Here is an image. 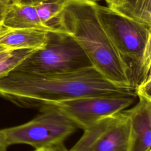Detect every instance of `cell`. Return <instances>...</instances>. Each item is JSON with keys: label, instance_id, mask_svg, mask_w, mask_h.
Here are the masks:
<instances>
[{"label": "cell", "instance_id": "cell-3", "mask_svg": "<svg viewBox=\"0 0 151 151\" xmlns=\"http://www.w3.org/2000/svg\"><path fill=\"white\" fill-rule=\"evenodd\" d=\"M98 19L125 65L136 88L151 77V28L111 8L95 4Z\"/></svg>", "mask_w": 151, "mask_h": 151}, {"label": "cell", "instance_id": "cell-16", "mask_svg": "<svg viewBox=\"0 0 151 151\" xmlns=\"http://www.w3.org/2000/svg\"><path fill=\"white\" fill-rule=\"evenodd\" d=\"M52 149V151H68V150L65 148L64 144L60 145Z\"/></svg>", "mask_w": 151, "mask_h": 151}, {"label": "cell", "instance_id": "cell-19", "mask_svg": "<svg viewBox=\"0 0 151 151\" xmlns=\"http://www.w3.org/2000/svg\"><path fill=\"white\" fill-rule=\"evenodd\" d=\"M34 151H52V149H35Z\"/></svg>", "mask_w": 151, "mask_h": 151}, {"label": "cell", "instance_id": "cell-15", "mask_svg": "<svg viewBox=\"0 0 151 151\" xmlns=\"http://www.w3.org/2000/svg\"><path fill=\"white\" fill-rule=\"evenodd\" d=\"M8 146L5 137L1 130H0V151H7Z\"/></svg>", "mask_w": 151, "mask_h": 151}, {"label": "cell", "instance_id": "cell-5", "mask_svg": "<svg viewBox=\"0 0 151 151\" xmlns=\"http://www.w3.org/2000/svg\"><path fill=\"white\" fill-rule=\"evenodd\" d=\"M31 120L14 127L1 129L8 146L25 144L35 149H53L60 145L78 127L65 114L53 106L40 110Z\"/></svg>", "mask_w": 151, "mask_h": 151}, {"label": "cell", "instance_id": "cell-17", "mask_svg": "<svg viewBox=\"0 0 151 151\" xmlns=\"http://www.w3.org/2000/svg\"><path fill=\"white\" fill-rule=\"evenodd\" d=\"M6 7V6H5L4 5H3L2 3L0 2V24H1V22L3 17V15L5 11Z\"/></svg>", "mask_w": 151, "mask_h": 151}, {"label": "cell", "instance_id": "cell-14", "mask_svg": "<svg viewBox=\"0 0 151 151\" xmlns=\"http://www.w3.org/2000/svg\"><path fill=\"white\" fill-rule=\"evenodd\" d=\"M45 1L47 0H10L11 4L20 5H35Z\"/></svg>", "mask_w": 151, "mask_h": 151}, {"label": "cell", "instance_id": "cell-21", "mask_svg": "<svg viewBox=\"0 0 151 151\" xmlns=\"http://www.w3.org/2000/svg\"><path fill=\"white\" fill-rule=\"evenodd\" d=\"M106 3L108 4V6H110L112 4V2H113V0H104Z\"/></svg>", "mask_w": 151, "mask_h": 151}, {"label": "cell", "instance_id": "cell-10", "mask_svg": "<svg viewBox=\"0 0 151 151\" xmlns=\"http://www.w3.org/2000/svg\"><path fill=\"white\" fill-rule=\"evenodd\" d=\"M47 31L12 29L0 26V46L10 49H36L44 44Z\"/></svg>", "mask_w": 151, "mask_h": 151}, {"label": "cell", "instance_id": "cell-20", "mask_svg": "<svg viewBox=\"0 0 151 151\" xmlns=\"http://www.w3.org/2000/svg\"><path fill=\"white\" fill-rule=\"evenodd\" d=\"M119 1H120V0H113V2H112V4H111V5L109 6H113V5H116V4H117V3H118V2H119Z\"/></svg>", "mask_w": 151, "mask_h": 151}, {"label": "cell", "instance_id": "cell-7", "mask_svg": "<svg viewBox=\"0 0 151 151\" xmlns=\"http://www.w3.org/2000/svg\"><path fill=\"white\" fill-rule=\"evenodd\" d=\"M129 120L124 110L106 117L90 127L68 151H128Z\"/></svg>", "mask_w": 151, "mask_h": 151}, {"label": "cell", "instance_id": "cell-8", "mask_svg": "<svg viewBox=\"0 0 151 151\" xmlns=\"http://www.w3.org/2000/svg\"><path fill=\"white\" fill-rule=\"evenodd\" d=\"M139 101L124 110L129 120L128 151H151V97L137 94Z\"/></svg>", "mask_w": 151, "mask_h": 151}, {"label": "cell", "instance_id": "cell-6", "mask_svg": "<svg viewBox=\"0 0 151 151\" xmlns=\"http://www.w3.org/2000/svg\"><path fill=\"white\" fill-rule=\"evenodd\" d=\"M137 96H93L54 103L48 106L57 108L83 130L100 120L125 110Z\"/></svg>", "mask_w": 151, "mask_h": 151}, {"label": "cell", "instance_id": "cell-4", "mask_svg": "<svg viewBox=\"0 0 151 151\" xmlns=\"http://www.w3.org/2000/svg\"><path fill=\"white\" fill-rule=\"evenodd\" d=\"M93 67L69 34L55 28L47 31L44 44L34 49L13 70L32 74L67 73Z\"/></svg>", "mask_w": 151, "mask_h": 151}, {"label": "cell", "instance_id": "cell-11", "mask_svg": "<svg viewBox=\"0 0 151 151\" xmlns=\"http://www.w3.org/2000/svg\"><path fill=\"white\" fill-rule=\"evenodd\" d=\"M150 2L151 0H120L109 7L151 28Z\"/></svg>", "mask_w": 151, "mask_h": 151}, {"label": "cell", "instance_id": "cell-9", "mask_svg": "<svg viewBox=\"0 0 151 151\" xmlns=\"http://www.w3.org/2000/svg\"><path fill=\"white\" fill-rule=\"evenodd\" d=\"M0 26L12 29H38L45 31L55 28L42 24L35 5L15 4L6 6Z\"/></svg>", "mask_w": 151, "mask_h": 151}, {"label": "cell", "instance_id": "cell-18", "mask_svg": "<svg viewBox=\"0 0 151 151\" xmlns=\"http://www.w3.org/2000/svg\"><path fill=\"white\" fill-rule=\"evenodd\" d=\"M0 2L6 6L11 4L10 0H0Z\"/></svg>", "mask_w": 151, "mask_h": 151}, {"label": "cell", "instance_id": "cell-2", "mask_svg": "<svg viewBox=\"0 0 151 151\" xmlns=\"http://www.w3.org/2000/svg\"><path fill=\"white\" fill-rule=\"evenodd\" d=\"M95 4L69 0L50 26L71 35L106 80L116 85L134 87L125 65L98 19Z\"/></svg>", "mask_w": 151, "mask_h": 151}, {"label": "cell", "instance_id": "cell-1", "mask_svg": "<svg viewBox=\"0 0 151 151\" xmlns=\"http://www.w3.org/2000/svg\"><path fill=\"white\" fill-rule=\"evenodd\" d=\"M134 95L136 87L106 80L94 67L39 74L12 70L0 78V97L23 108L39 110L54 103L93 96Z\"/></svg>", "mask_w": 151, "mask_h": 151}, {"label": "cell", "instance_id": "cell-12", "mask_svg": "<svg viewBox=\"0 0 151 151\" xmlns=\"http://www.w3.org/2000/svg\"><path fill=\"white\" fill-rule=\"evenodd\" d=\"M34 50H14L0 46V78L12 71Z\"/></svg>", "mask_w": 151, "mask_h": 151}, {"label": "cell", "instance_id": "cell-13", "mask_svg": "<svg viewBox=\"0 0 151 151\" xmlns=\"http://www.w3.org/2000/svg\"><path fill=\"white\" fill-rule=\"evenodd\" d=\"M69 0H47L35 5L41 21L50 26L51 22L58 16Z\"/></svg>", "mask_w": 151, "mask_h": 151}, {"label": "cell", "instance_id": "cell-22", "mask_svg": "<svg viewBox=\"0 0 151 151\" xmlns=\"http://www.w3.org/2000/svg\"><path fill=\"white\" fill-rule=\"evenodd\" d=\"M78 1H90V2H91L97 3V1H100V0H78Z\"/></svg>", "mask_w": 151, "mask_h": 151}]
</instances>
